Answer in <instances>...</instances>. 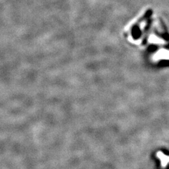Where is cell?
Instances as JSON below:
<instances>
[{
  "instance_id": "obj_1",
  "label": "cell",
  "mask_w": 169,
  "mask_h": 169,
  "mask_svg": "<svg viewBox=\"0 0 169 169\" xmlns=\"http://www.w3.org/2000/svg\"><path fill=\"white\" fill-rule=\"evenodd\" d=\"M156 157L160 161L162 168H166L169 164V155H165L162 151H158L156 154Z\"/></svg>"
}]
</instances>
